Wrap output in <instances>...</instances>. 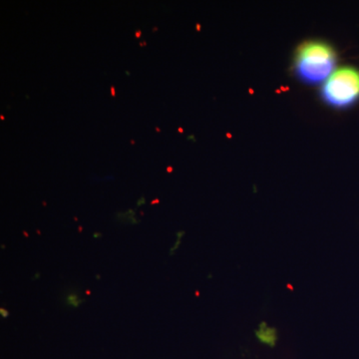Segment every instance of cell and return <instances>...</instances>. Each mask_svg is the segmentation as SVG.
<instances>
[{
  "label": "cell",
  "instance_id": "obj_2",
  "mask_svg": "<svg viewBox=\"0 0 359 359\" xmlns=\"http://www.w3.org/2000/svg\"><path fill=\"white\" fill-rule=\"evenodd\" d=\"M320 95L332 108L353 106L359 100V69L347 66L335 71L323 84Z\"/></svg>",
  "mask_w": 359,
  "mask_h": 359
},
{
  "label": "cell",
  "instance_id": "obj_1",
  "mask_svg": "<svg viewBox=\"0 0 359 359\" xmlns=\"http://www.w3.org/2000/svg\"><path fill=\"white\" fill-rule=\"evenodd\" d=\"M334 47L327 42L311 40L299 45L294 57V73L299 81L318 85L327 81L337 65Z\"/></svg>",
  "mask_w": 359,
  "mask_h": 359
},
{
  "label": "cell",
  "instance_id": "obj_3",
  "mask_svg": "<svg viewBox=\"0 0 359 359\" xmlns=\"http://www.w3.org/2000/svg\"><path fill=\"white\" fill-rule=\"evenodd\" d=\"M257 339L263 344L273 346L276 341V332L273 327H269L266 325H259V330L257 332Z\"/></svg>",
  "mask_w": 359,
  "mask_h": 359
}]
</instances>
